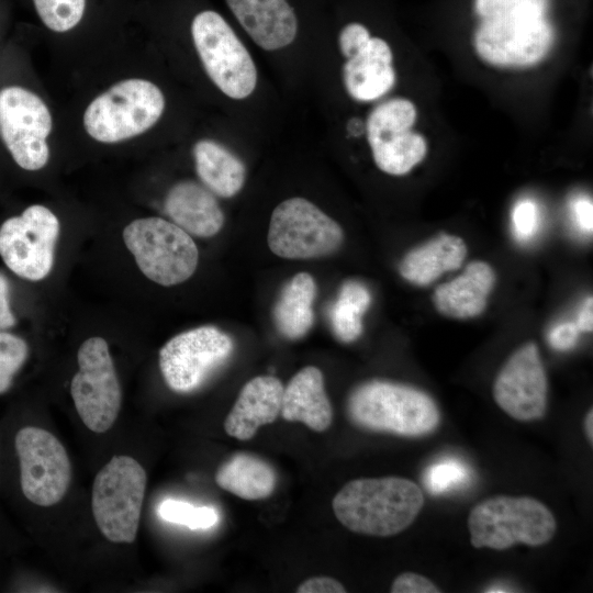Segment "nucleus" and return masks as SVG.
<instances>
[{
	"instance_id": "nucleus-1",
	"label": "nucleus",
	"mask_w": 593,
	"mask_h": 593,
	"mask_svg": "<svg viewBox=\"0 0 593 593\" xmlns=\"http://www.w3.org/2000/svg\"><path fill=\"white\" fill-rule=\"evenodd\" d=\"M550 0H474L479 23L473 48L495 67L539 64L551 51L556 32L548 18Z\"/></svg>"
},
{
	"instance_id": "nucleus-2",
	"label": "nucleus",
	"mask_w": 593,
	"mask_h": 593,
	"mask_svg": "<svg viewBox=\"0 0 593 593\" xmlns=\"http://www.w3.org/2000/svg\"><path fill=\"white\" fill-rule=\"evenodd\" d=\"M424 504L421 488L401 477L347 482L334 496L333 512L350 532L389 537L405 530Z\"/></svg>"
},
{
	"instance_id": "nucleus-3",
	"label": "nucleus",
	"mask_w": 593,
	"mask_h": 593,
	"mask_svg": "<svg viewBox=\"0 0 593 593\" xmlns=\"http://www.w3.org/2000/svg\"><path fill=\"white\" fill-rule=\"evenodd\" d=\"M346 409L351 423L360 428L406 437L428 435L440 421L437 404L426 392L388 380L357 385Z\"/></svg>"
},
{
	"instance_id": "nucleus-4",
	"label": "nucleus",
	"mask_w": 593,
	"mask_h": 593,
	"mask_svg": "<svg viewBox=\"0 0 593 593\" xmlns=\"http://www.w3.org/2000/svg\"><path fill=\"white\" fill-rule=\"evenodd\" d=\"M474 548L504 550L516 544L538 547L551 540L557 523L551 511L528 496L499 495L478 503L468 516Z\"/></svg>"
},
{
	"instance_id": "nucleus-5",
	"label": "nucleus",
	"mask_w": 593,
	"mask_h": 593,
	"mask_svg": "<svg viewBox=\"0 0 593 593\" xmlns=\"http://www.w3.org/2000/svg\"><path fill=\"white\" fill-rule=\"evenodd\" d=\"M164 109L165 97L155 83L139 78L125 79L89 103L83 126L98 142H122L149 130Z\"/></svg>"
},
{
	"instance_id": "nucleus-6",
	"label": "nucleus",
	"mask_w": 593,
	"mask_h": 593,
	"mask_svg": "<svg viewBox=\"0 0 593 593\" xmlns=\"http://www.w3.org/2000/svg\"><path fill=\"white\" fill-rule=\"evenodd\" d=\"M146 472L130 456H114L97 473L91 492L93 518L112 542L135 540L146 490Z\"/></svg>"
},
{
	"instance_id": "nucleus-7",
	"label": "nucleus",
	"mask_w": 593,
	"mask_h": 593,
	"mask_svg": "<svg viewBox=\"0 0 593 593\" xmlns=\"http://www.w3.org/2000/svg\"><path fill=\"white\" fill-rule=\"evenodd\" d=\"M123 240L139 270L152 281L170 287L195 271L199 251L192 237L161 217H142L123 230Z\"/></svg>"
},
{
	"instance_id": "nucleus-8",
	"label": "nucleus",
	"mask_w": 593,
	"mask_h": 593,
	"mask_svg": "<svg viewBox=\"0 0 593 593\" xmlns=\"http://www.w3.org/2000/svg\"><path fill=\"white\" fill-rule=\"evenodd\" d=\"M191 35L213 83L232 99H245L257 85V69L247 48L225 19L213 10L199 12Z\"/></svg>"
},
{
	"instance_id": "nucleus-9",
	"label": "nucleus",
	"mask_w": 593,
	"mask_h": 593,
	"mask_svg": "<svg viewBox=\"0 0 593 593\" xmlns=\"http://www.w3.org/2000/svg\"><path fill=\"white\" fill-rule=\"evenodd\" d=\"M344 240L340 225L311 201L295 197L272 211L267 242L287 259H311L335 253Z\"/></svg>"
},
{
	"instance_id": "nucleus-10",
	"label": "nucleus",
	"mask_w": 593,
	"mask_h": 593,
	"mask_svg": "<svg viewBox=\"0 0 593 593\" xmlns=\"http://www.w3.org/2000/svg\"><path fill=\"white\" fill-rule=\"evenodd\" d=\"M78 371L70 394L83 424L93 433H105L115 423L122 392L108 343L102 337L86 339L77 354Z\"/></svg>"
},
{
	"instance_id": "nucleus-11",
	"label": "nucleus",
	"mask_w": 593,
	"mask_h": 593,
	"mask_svg": "<svg viewBox=\"0 0 593 593\" xmlns=\"http://www.w3.org/2000/svg\"><path fill=\"white\" fill-rule=\"evenodd\" d=\"M416 118V107L406 98L381 102L368 115L367 139L381 171L403 176L426 157L425 137L412 130Z\"/></svg>"
},
{
	"instance_id": "nucleus-12",
	"label": "nucleus",
	"mask_w": 593,
	"mask_h": 593,
	"mask_svg": "<svg viewBox=\"0 0 593 593\" xmlns=\"http://www.w3.org/2000/svg\"><path fill=\"white\" fill-rule=\"evenodd\" d=\"M234 350L232 338L211 325L195 327L170 338L159 350V368L176 392L197 390Z\"/></svg>"
},
{
	"instance_id": "nucleus-13",
	"label": "nucleus",
	"mask_w": 593,
	"mask_h": 593,
	"mask_svg": "<svg viewBox=\"0 0 593 593\" xmlns=\"http://www.w3.org/2000/svg\"><path fill=\"white\" fill-rule=\"evenodd\" d=\"M59 221L46 206L34 204L0 226V256L16 276L38 281L54 265Z\"/></svg>"
},
{
	"instance_id": "nucleus-14",
	"label": "nucleus",
	"mask_w": 593,
	"mask_h": 593,
	"mask_svg": "<svg viewBox=\"0 0 593 593\" xmlns=\"http://www.w3.org/2000/svg\"><path fill=\"white\" fill-rule=\"evenodd\" d=\"M52 127L51 112L34 92L19 86L0 90V137L21 168L38 170L47 164Z\"/></svg>"
},
{
	"instance_id": "nucleus-15",
	"label": "nucleus",
	"mask_w": 593,
	"mask_h": 593,
	"mask_svg": "<svg viewBox=\"0 0 593 593\" xmlns=\"http://www.w3.org/2000/svg\"><path fill=\"white\" fill-rule=\"evenodd\" d=\"M24 496L40 506L61 501L71 481V463L63 444L48 430L26 426L14 439Z\"/></svg>"
},
{
	"instance_id": "nucleus-16",
	"label": "nucleus",
	"mask_w": 593,
	"mask_h": 593,
	"mask_svg": "<svg viewBox=\"0 0 593 593\" xmlns=\"http://www.w3.org/2000/svg\"><path fill=\"white\" fill-rule=\"evenodd\" d=\"M496 404L511 417L527 422L544 416L547 403L546 371L534 343L515 350L493 384Z\"/></svg>"
},
{
	"instance_id": "nucleus-17",
	"label": "nucleus",
	"mask_w": 593,
	"mask_h": 593,
	"mask_svg": "<svg viewBox=\"0 0 593 593\" xmlns=\"http://www.w3.org/2000/svg\"><path fill=\"white\" fill-rule=\"evenodd\" d=\"M250 36L266 51L290 45L298 33V19L287 0H225Z\"/></svg>"
},
{
	"instance_id": "nucleus-18",
	"label": "nucleus",
	"mask_w": 593,
	"mask_h": 593,
	"mask_svg": "<svg viewBox=\"0 0 593 593\" xmlns=\"http://www.w3.org/2000/svg\"><path fill=\"white\" fill-rule=\"evenodd\" d=\"M282 382L273 376L247 381L224 421L225 433L238 440L251 439L259 427L273 423L280 414Z\"/></svg>"
},
{
	"instance_id": "nucleus-19",
	"label": "nucleus",
	"mask_w": 593,
	"mask_h": 593,
	"mask_svg": "<svg viewBox=\"0 0 593 593\" xmlns=\"http://www.w3.org/2000/svg\"><path fill=\"white\" fill-rule=\"evenodd\" d=\"M392 61L389 44L381 37L371 36L366 46L344 64L343 80L348 94L361 102L384 96L396 80Z\"/></svg>"
},
{
	"instance_id": "nucleus-20",
	"label": "nucleus",
	"mask_w": 593,
	"mask_h": 593,
	"mask_svg": "<svg viewBox=\"0 0 593 593\" xmlns=\"http://www.w3.org/2000/svg\"><path fill=\"white\" fill-rule=\"evenodd\" d=\"M164 206L172 223L189 235L212 237L224 224V214L215 194L195 181L184 180L174 184Z\"/></svg>"
},
{
	"instance_id": "nucleus-21",
	"label": "nucleus",
	"mask_w": 593,
	"mask_h": 593,
	"mask_svg": "<svg viewBox=\"0 0 593 593\" xmlns=\"http://www.w3.org/2000/svg\"><path fill=\"white\" fill-rule=\"evenodd\" d=\"M280 414L283 419L302 423L317 433L331 426L333 409L317 367L302 368L283 387Z\"/></svg>"
},
{
	"instance_id": "nucleus-22",
	"label": "nucleus",
	"mask_w": 593,
	"mask_h": 593,
	"mask_svg": "<svg viewBox=\"0 0 593 593\" xmlns=\"http://www.w3.org/2000/svg\"><path fill=\"white\" fill-rule=\"evenodd\" d=\"M494 283L492 267L484 261H473L457 278L436 288L433 303L448 317L472 318L484 311Z\"/></svg>"
},
{
	"instance_id": "nucleus-23",
	"label": "nucleus",
	"mask_w": 593,
	"mask_h": 593,
	"mask_svg": "<svg viewBox=\"0 0 593 593\" xmlns=\"http://www.w3.org/2000/svg\"><path fill=\"white\" fill-rule=\"evenodd\" d=\"M466 256L463 239L443 233L410 250L402 258L399 272L413 284L427 286L443 273L458 269Z\"/></svg>"
},
{
	"instance_id": "nucleus-24",
	"label": "nucleus",
	"mask_w": 593,
	"mask_h": 593,
	"mask_svg": "<svg viewBox=\"0 0 593 593\" xmlns=\"http://www.w3.org/2000/svg\"><path fill=\"white\" fill-rule=\"evenodd\" d=\"M277 481L273 467L248 452L234 454L215 473V482L221 489L246 501L267 499L273 493Z\"/></svg>"
},
{
	"instance_id": "nucleus-25",
	"label": "nucleus",
	"mask_w": 593,
	"mask_h": 593,
	"mask_svg": "<svg viewBox=\"0 0 593 593\" xmlns=\"http://www.w3.org/2000/svg\"><path fill=\"white\" fill-rule=\"evenodd\" d=\"M193 157L200 180L214 194L231 198L240 191L246 178L245 165L225 146L213 139H200L193 146Z\"/></svg>"
},
{
	"instance_id": "nucleus-26",
	"label": "nucleus",
	"mask_w": 593,
	"mask_h": 593,
	"mask_svg": "<svg viewBox=\"0 0 593 593\" xmlns=\"http://www.w3.org/2000/svg\"><path fill=\"white\" fill-rule=\"evenodd\" d=\"M315 294L314 278L307 272L296 273L284 284L273 307V321L282 336L299 339L311 329Z\"/></svg>"
},
{
	"instance_id": "nucleus-27",
	"label": "nucleus",
	"mask_w": 593,
	"mask_h": 593,
	"mask_svg": "<svg viewBox=\"0 0 593 593\" xmlns=\"http://www.w3.org/2000/svg\"><path fill=\"white\" fill-rule=\"evenodd\" d=\"M371 302L368 288L357 280H347L329 309V322L336 338L343 343L356 340L362 332V316Z\"/></svg>"
},
{
	"instance_id": "nucleus-28",
	"label": "nucleus",
	"mask_w": 593,
	"mask_h": 593,
	"mask_svg": "<svg viewBox=\"0 0 593 593\" xmlns=\"http://www.w3.org/2000/svg\"><path fill=\"white\" fill-rule=\"evenodd\" d=\"M471 477L468 465L456 458H445L425 470L423 481L429 493L439 495L466 486Z\"/></svg>"
},
{
	"instance_id": "nucleus-29",
	"label": "nucleus",
	"mask_w": 593,
	"mask_h": 593,
	"mask_svg": "<svg viewBox=\"0 0 593 593\" xmlns=\"http://www.w3.org/2000/svg\"><path fill=\"white\" fill-rule=\"evenodd\" d=\"M158 516L190 529H206L217 524L219 513L211 506H194L179 500H165L157 507Z\"/></svg>"
},
{
	"instance_id": "nucleus-30",
	"label": "nucleus",
	"mask_w": 593,
	"mask_h": 593,
	"mask_svg": "<svg viewBox=\"0 0 593 593\" xmlns=\"http://www.w3.org/2000/svg\"><path fill=\"white\" fill-rule=\"evenodd\" d=\"M37 15L46 27L63 33L81 21L86 0H33Z\"/></svg>"
},
{
	"instance_id": "nucleus-31",
	"label": "nucleus",
	"mask_w": 593,
	"mask_h": 593,
	"mask_svg": "<svg viewBox=\"0 0 593 593\" xmlns=\"http://www.w3.org/2000/svg\"><path fill=\"white\" fill-rule=\"evenodd\" d=\"M29 347L24 339L0 331V394L7 392L14 374L25 362Z\"/></svg>"
},
{
	"instance_id": "nucleus-32",
	"label": "nucleus",
	"mask_w": 593,
	"mask_h": 593,
	"mask_svg": "<svg viewBox=\"0 0 593 593\" xmlns=\"http://www.w3.org/2000/svg\"><path fill=\"white\" fill-rule=\"evenodd\" d=\"M512 226L515 237L521 242L532 239L539 227V212L532 200H521L512 212Z\"/></svg>"
},
{
	"instance_id": "nucleus-33",
	"label": "nucleus",
	"mask_w": 593,
	"mask_h": 593,
	"mask_svg": "<svg viewBox=\"0 0 593 593\" xmlns=\"http://www.w3.org/2000/svg\"><path fill=\"white\" fill-rule=\"evenodd\" d=\"M370 37V32L363 24L348 23L339 32V49L347 59L351 58L366 46Z\"/></svg>"
},
{
	"instance_id": "nucleus-34",
	"label": "nucleus",
	"mask_w": 593,
	"mask_h": 593,
	"mask_svg": "<svg viewBox=\"0 0 593 593\" xmlns=\"http://www.w3.org/2000/svg\"><path fill=\"white\" fill-rule=\"evenodd\" d=\"M392 593H438L440 590L428 578L415 572L398 575L390 588Z\"/></svg>"
},
{
	"instance_id": "nucleus-35",
	"label": "nucleus",
	"mask_w": 593,
	"mask_h": 593,
	"mask_svg": "<svg viewBox=\"0 0 593 593\" xmlns=\"http://www.w3.org/2000/svg\"><path fill=\"white\" fill-rule=\"evenodd\" d=\"M580 335V329L575 323L563 322L551 328L548 340L551 347L559 351H566L575 346Z\"/></svg>"
},
{
	"instance_id": "nucleus-36",
	"label": "nucleus",
	"mask_w": 593,
	"mask_h": 593,
	"mask_svg": "<svg viewBox=\"0 0 593 593\" xmlns=\"http://www.w3.org/2000/svg\"><path fill=\"white\" fill-rule=\"evenodd\" d=\"M298 593H345V586L336 579L326 575L304 580L295 590Z\"/></svg>"
},
{
	"instance_id": "nucleus-37",
	"label": "nucleus",
	"mask_w": 593,
	"mask_h": 593,
	"mask_svg": "<svg viewBox=\"0 0 593 593\" xmlns=\"http://www.w3.org/2000/svg\"><path fill=\"white\" fill-rule=\"evenodd\" d=\"M572 217L575 226L584 234L593 230V206L588 198H579L572 204Z\"/></svg>"
},
{
	"instance_id": "nucleus-38",
	"label": "nucleus",
	"mask_w": 593,
	"mask_h": 593,
	"mask_svg": "<svg viewBox=\"0 0 593 593\" xmlns=\"http://www.w3.org/2000/svg\"><path fill=\"white\" fill-rule=\"evenodd\" d=\"M15 325V317L10 309L9 282L0 272V329H7Z\"/></svg>"
},
{
	"instance_id": "nucleus-39",
	"label": "nucleus",
	"mask_w": 593,
	"mask_h": 593,
	"mask_svg": "<svg viewBox=\"0 0 593 593\" xmlns=\"http://www.w3.org/2000/svg\"><path fill=\"white\" fill-rule=\"evenodd\" d=\"M580 332H592L593 328V299L586 298L582 304L575 322Z\"/></svg>"
},
{
	"instance_id": "nucleus-40",
	"label": "nucleus",
	"mask_w": 593,
	"mask_h": 593,
	"mask_svg": "<svg viewBox=\"0 0 593 593\" xmlns=\"http://www.w3.org/2000/svg\"><path fill=\"white\" fill-rule=\"evenodd\" d=\"M584 429L585 435L590 444L593 443V411L592 409L589 410V412L585 415L584 419Z\"/></svg>"
},
{
	"instance_id": "nucleus-41",
	"label": "nucleus",
	"mask_w": 593,
	"mask_h": 593,
	"mask_svg": "<svg viewBox=\"0 0 593 593\" xmlns=\"http://www.w3.org/2000/svg\"><path fill=\"white\" fill-rule=\"evenodd\" d=\"M511 590H508V588H505V586H502V585H496V586H491L489 588V590H485V592H510Z\"/></svg>"
}]
</instances>
